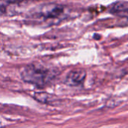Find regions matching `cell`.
Here are the masks:
<instances>
[{
  "label": "cell",
  "instance_id": "obj_1",
  "mask_svg": "<svg viewBox=\"0 0 128 128\" xmlns=\"http://www.w3.org/2000/svg\"><path fill=\"white\" fill-rule=\"evenodd\" d=\"M23 81L39 88L50 84L55 78V72L40 64H30L25 66L20 73Z\"/></svg>",
  "mask_w": 128,
  "mask_h": 128
},
{
  "label": "cell",
  "instance_id": "obj_2",
  "mask_svg": "<svg viewBox=\"0 0 128 128\" xmlns=\"http://www.w3.org/2000/svg\"><path fill=\"white\" fill-rule=\"evenodd\" d=\"M67 14V9L57 4H45L34 9L31 15L33 18L43 21H55L63 19Z\"/></svg>",
  "mask_w": 128,
  "mask_h": 128
},
{
  "label": "cell",
  "instance_id": "obj_3",
  "mask_svg": "<svg viewBox=\"0 0 128 128\" xmlns=\"http://www.w3.org/2000/svg\"><path fill=\"white\" fill-rule=\"evenodd\" d=\"M87 73L82 69H77L68 73L65 79V84L69 86H80L84 84Z\"/></svg>",
  "mask_w": 128,
  "mask_h": 128
},
{
  "label": "cell",
  "instance_id": "obj_4",
  "mask_svg": "<svg viewBox=\"0 0 128 128\" xmlns=\"http://www.w3.org/2000/svg\"><path fill=\"white\" fill-rule=\"evenodd\" d=\"M19 4L13 2H1L0 3V14L2 15H7V16H12L15 15L19 8Z\"/></svg>",
  "mask_w": 128,
  "mask_h": 128
},
{
  "label": "cell",
  "instance_id": "obj_5",
  "mask_svg": "<svg viewBox=\"0 0 128 128\" xmlns=\"http://www.w3.org/2000/svg\"><path fill=\"white\" fill-rule=\"evenodd\" d=\"M110 12L113 14L119 16L128 15V3L126 2H117L113 5L110 9Z\"/></svg>",
  "mask_w": 128,
  "mask_h": 128
},
{
  "label": "cell",
  "instance_id": "obj_6",
  "mask_svg": "<svg viewBox=\"0 0 128 128\" xmlns=\"http://www.w3.org/2000/svg\"><path fill=\"white\" fill-rule=\"evenodd\" d=\"M34 98L44 103H49L51 100H53V96L45 93H36L34 94Z\"/></svg>",
  "mask_w": 128,
  "mask_h": 128
},
{
  "label": "cell",
  "instance_id": "obj_7",
  "mask_svg": "<svg viewBox=\"0 0 128 128\" xmlns=\"http://www.w3.org/2000/svg\"><path fill=\"white\" fill-rule=\"evenodd\" d=\"M0 128H1V127H0Z\"/></svg>",
  "mask_w": 128,
  "mask_h": 128
}]
</instances>
